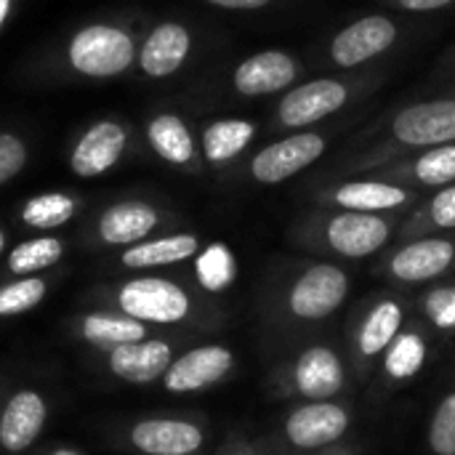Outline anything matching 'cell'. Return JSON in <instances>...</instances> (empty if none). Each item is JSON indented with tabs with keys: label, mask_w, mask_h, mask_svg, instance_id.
I'll return each mask as SVG.
<instances>
[{
	"label": "cell",
	"mask_w": 455,
	"mask_h": 455,
	"mask_svg": "<svg viewBox=\"0 0 455 455\" xmlns=\"http://www.w3.org/2000/svg\"><path fill=\"white\" fill-rule=\"evenodd\" d=\"M429 445L437 455H455V395L437 408L429 427Z\"/></svg>",
	"instance_id": "34"
},
{
	"label": "cell",
	"mask_w": 455,
	"mask_h": 455,
	"mask_svg": "<svg viewBox=\"0 0 455 455\" xmlns=\"http://www.w3.org/2000/svg\"><path fill=\"white\" fill-rule=\"evenodd\" d=\"M384 11L403 13V16H427L453 8L455 0H376Z\"/></svg>",
	"instance_id": "36"
},
{
	"label": "cell",
	"mask_w": 455,
	"mask_h": 455,
	"mask_svg": "<svg viewBox=\"0 0 455 455\" xmlns=\"http://www.w3.org/2000/svg\"><path fill=\"white\" fill-rule=\"evenodd\" d=\"M139 35L128 21L101 19L77 27L59 48V69L80 80H115L136 67Z\"/></svg>",
	"instance_id": "4"
},
{
	"label": "cell",
	"mask_w": 455,
	"mask_h": 455,
	"mask_svg": "<svg viewBox=\"0 0 455 455\" xmlns=\"http://www.w3.org/2000/svg\"><path fill=\"white\" fill-rule=\"evenodd\" d=\"M455 141V99L453 96H427L403 104L376 123L363 128L344 149L336 155L317 181L365 176L400 157L451 144Z\"/></svg>",
	"instance_id": "1"
},
{
	"label": "cell",
	"mask_w": 455,
	"mask_h": 455,
	"mask_svg": "<svg viewBox=\"0 0 455 455\" xmlns=\"http://www.w3.org/2000/svg\"><path fill=\"white\" fill-rule=\"evenodd\" d=\"M419 197L421 192L379 176L323 179L312 192V200L320 208H339V211H357V213H408L411 208H416Z\"/></svg>",
	"instance_id": "7"
},
{
	"label": "cell",
	"mask_w": 455,
	"mask_h": 455,
	"mask_svg": "<svg viewBox=\"0 0 455 455\" xmlns=\"http://www.w3.org/2000/svg\"><path fill=\"white\" fill-rule=\"evenodd\" d=\"M455 229V184L443 189H435L429 200L408 211V219L403 224V232L408 237H427L440 232Z\"/></svg>",
	"instance_id": "27"
},
{
	"label": "cell",
	"mask_w": 455,
	"mask_h": 455,
	"mask_svg": "<svg viewBox=\"0 0 455 455\" xmlns=\"http://www.w3.org/2000/svg\"><path fill=\"white\" fill-rule=\"evenodd\" d=\"M75 333L101 349H115L123 344H133L147 339V325L123 315V312H88L83 317H77L75 323Z\"/></svg>",
	"instance_id": "26"
},
{
	"label": "cell",
	"mask_w": 455,
	"mask_h": 455,
	"mask_svg": "<svg viewBox=\"0 0 455 455\" xmlns=\"http://www.w3.org/2000/svg\"><path fill=\"white\" fill-rule=\"evenodd\" d=\"M195 51V32L179 19H163L139 37L136 69L144 77L165 80L181 72Z\"/></svg>",
	"instance_id": "12"
},
{
	"label": "cell",
	"mask_w": 455,
	"mask_h": 455,
	"mask_svg": "<svg viewBox=\"0 0 455 455\" xmlns=\"http://www.w3.org/2000/svg\"><path fill=\"white\" fill-rule=\"evenodd\" d=\"M403 325V307L395 299H384L379 301L363 320L360 328V352L373 357L379 352H384L400 333Z\"/></svg>",
	"instance_id": "29"
},
{
	"label": "cell",
	"mask_w": 455,
	"mask_h": 455,
	"mask_svg": "<svg viewBox=\"0 0 455 455\" xmlns=\"http://www.w3.org/2000/svg\"><path fill=\"white\" fill-rule=\"evenodd\" d=\"M165 221L168 213L160 205L141 197H128L101 208L93 221V237L107 248H128L149 240Z\"/></svg>",
	"instance_id": "13"
},
{
	"label": "cell",
	"mask_w": 455,
	"mask_h": 455,
	"mask_svg": "<svg viewBox=\"0 0 455 455\" xmlns=\"http://www.w3.org/2000/svg\"><path fill=\"white\" fill-rule=\"evenodd\" d=\"M197 253H200V237L195 232H173V235L149 237V240L123 248L117 261L128 272H149V269L189 261Z\"/></svg>",
	"instance_id": "23"
},
{
	"label": "cell",
	"mask_w": 455,
	"mask_h": 455,
	"mask_svg": "<svg viewBox=\"0 0 455 455\" xmlns=\"http://www.w3.org/2000/svg\"><path fill=\"white\" fill-rule=\"evenodd\" d=\"M133 128L120 117H99L72 141L67 165L77 179H99L112 173L128 155Z\"/></svg>",
	"instance_id": "10"
},
{
	"label": "cell",
	"mask_w": 455,
	"mask_h": 455,
	"mask_svg": "<svg viewBox=\"0 0 455 455\" xmlns=\"http://www.w3.org/2000/svg\"><path fill=\"white\" fill-rule=\"evenodd\" d=\"M195 259H197V280L205 291H224L232 285L237 275V264L224 243H213L211 248L200 251Z\"/></svg>",
	"instance_id": "31"
},
{
	"label": "cell",
	"mask_w": 455,
	"mask_h": 455,
	"mask_svg": "<svg viewBox=\"0 0 455 455\" xmlns=\"http://www.w3.org/2000/svg\"><path fill=\"white\" fill-rule=\"evenodd\" d=\"M112 301L117 312L144 325H179L195 309V301L181 283L155 275L120 283L112 293Z\"/></svg>",
	"instance_id": "8"
},
{
	"label": "cell",
	"mask_w": 455,
	"mask_h": 455,
	"mask_svg": "<svg viewBox=\"0 0 455 455\" xmlns=\"http://www.w3.org/2000/svg\"><path fill=\"white\" fill-rule=\"evenodd\" d=\"M131 445L144 455H195L203 448V429L181 419H147L128 432Z\"/></svg>",
	"instance_id": "19"
},
{
	"label": "cell",
	"mask_w": 455,
	"mask_h": 455,
	"mask_svg": "<svg viewBox=\"0 0 455 455\" xmlns=\"http://www.w3.org/2000/svg\"><path fill=\"white\" fill-rule=\"evenodd\" d=\"M427 96H453L455 99V83L440 85V88H435V91H427Z\"/></svg>",
	"instance_id": "40"
},
{
	"label": "cell",
	"mask_w": 455,
	"mask_h": 455,
	"mask_svg": "<svg viewBox=\"0 0 455 455\" xmlns=\"http://www.w3.org/2000/svg\"><path fill=\"white\" fill-rule=\"evenodd\" d=\"M403 213H357L339 208H320L299 221V240L315 245L339 259H368L379 253L392 235Z\"/></svg>",
	"instance_id": "5"
},
{
	"label": "cell",
	"mask_w": 455,
	"mask_h": 455,
	"mask_svg": "<svg viewBox=\"0 0 455 455\" xmlns=\"http://www.w3.org/2000/svg\"><path fill=\"white\" fill-rule=\"evenodd\" d=\"M213 8H221V11H264V8H272L277 0H203Z\"/></svg>",
	"instance_id": "38"
},
{
	"label": "cell",
	"mask_w": 455,
	"mask_h": 455,
	"mask_svg": "<svg viewBox=\"0 0 455 455\" xmlns=\"http://www.w3.org/2000/svg\"><path fill=\"white\" fill-rule=\"evenodd\" d=\"M389 72L392 61L349 72H323L317 77H304L277 96L267 120V131L280 136L339 120L341 115L352 112V107L373 96L387 83Z\"/></svg>",
	"instance_id": "2"
},
{
	"label": "cell",
	"mask_w": 455,
	"mask_h": 455,
	"mask_svg": "<svg viewBox=\"0 0 455 455\" xmlns=\"http://www.w3.org/2000/svg\"><path fill=\"white\" fill-rule=\"evenodd\" d=\"M67 253V243L53 235H40L32 240H21L8 256H5V272L13 277H29L40 275L51 267H56Z\"/></svg>",
	"instance_id": "28"
},
{
	"label": "cell",
	"mask_w": 455,
	"mask_h": 455,
	"mask_svg": "<svg viewBox=\"0 0 455 455\" xmlns=\"http://www.w3.org/2000/svg\"><path fill=\"white\" fill-rule=\"evenodd\" d=\"M173 360V347L163 339H141L133 344H123L109 349L107 365L115 379L128 384H152L163 379Z\"/></svg>",
	"instance_id": "20"
},
{
	"label": "cell",
	"mask_w": 455,
	"mask_h": 455,
	"mask_svg": "<svg viewBox=\"0 0 455 455\" xmlns=\"http://www.w3.org/2000/svg\"><path fill=\"white\" fill-rule=\"evenodd\" d=\"M349 427V416L341 405L312 400L309 405L293 411L285 421V435L296 448L312 451L336 443Z\"/></svg>",
	"instance_id": "21"
},
{
	"label": "cell",
	"mask_w": 455,
	"mask_h": 455,
	"mask_svg": "<svg viewBox=\"0 0 455 455\" xmlns=\"http://www.w3.org/2000/svg\"><path fill=\"white\" fill-rule=\"evenodd\" d=\"M293 381L307 400H331L344 387V368L331 349L312 347L299 357Z\"/></svg>",
	"instance_id": "24"
},
{
	"label": "cell",
	"mask_w": 455,
	"mask_h": 455,
	"mask_svg": "<svg viewBox=\"0 0 455 455\" xmlns=\"http://www.w3.org/2000/svg\"><path fill=\"white\" fill-rule=\"evenodd\" d=\"M237 455H248V453H237Z\"/></svg>",
	"instance_id": "43"
},
{
	"label": "cell",
	"mask_w": 455,
	"mask_h": 455,
	"mask_svg": "<svg viewBox=\"0 0 455 455\" xmlns=\"http://www.w3.org/2000/svg\"><path fill=\"white\" fill-rule=\"evenodd\" d=\"M413 35V24L403 13L373 11L355 16L333 29L317 48L315 64L323 72H349L363 67L387 64L395 51Z\"/></svg>",
	"instance_id": "3"
},
{
	"label": "cell",
	"mask_w": 455,
	"mask_h": 455,
	"mask_svg": "<svg viewBox=\"0 0 455 455\" xmlns=\"http://www.w3.org/2000/svg\"><path fill=\"white\" fill-rule=\"evenodd\" d=\"M448 83H455V43L453 45H448V48L443 51V56L435 61V67H432V72H429V77H427L424 93H427V91H435V88H440V85H448Z\"/></svg>",
	"instance_id": "37"
},
{
	"label": "cell",
	"mask_w": 455,
	"mask_h": 455,
	"mask_svg": "<svg viewBox=\"0 0 455 455\" xmlns=\"http://www.w3.org/2000/svg\"><path fill=\"white\" fill-rule=\"evenodd\" d=\"M347 293L349 275L331 261H315L293 277L285 304L299 320H325L347 301Z\"/></svg>",
	"instance_id": "11"
},
{
	"label": "cell",
	"mask_w": 455,
	"mask_h": 455,
	"mask_svg": "<svg viewBox=\"0 0 455 455\" xmlns=\"http://www.w3.org/2000/svg\"><path fill=\"white\" fill-rule=\"evenodd\" d=\"M232 368H235L232 349L221 344H208V347H195L181 357L171 360L160 381L171 395H195L227 379Z\"/></svg>",
	"instance_id": "15"
},
{
	"label": "cell",
	"mask_w": 455,
	"mask_h": 455,
	"mask_svg": "<svg viewBox=\"0 0 455 455\" xmlns=\"http://www.w3.org/2000/svg\"><path fill=\"white\" fill-rule=\"evenodd\" d=\"M144 139L155 157H160L165 165L200 176L205 171L203 155H200V139L195 128L171 109H160L144 120Z\"/></svg>",
	"instance_id": "14"
},
{
	"label": "cell",
	"mask_w": 455,
	"mask_h": 455,
	"mask_svg": "<svg viewBox=\"0 0 455 455\" xmlns=\"http://www.w3.org/2000/svg\"><path fill=\"white\" fill-rule=\"evenodd\" d=\"M365 176H379L387 181H397L403 187H411L416 192L427 189H443L448 184H455V141L440 144L408 157H400L373 173Z\"/></svg>",
	"instance_id": "16"
},
{
	"label": "cell",
	"mask_w": 455,
	"mask_h": 455,
	"mask_svg": "<svg viewBox=\"0 0 455 455\" xmlns=\"http://www.w3.org/2000/svg\"><path fill=\"white\" fill-rule=\"evenodd\" d=\"M349 125H355V115L347 112L339 120H331L317 128L280 133L275 141L259 147L245 157L243 176L259 187H277L320 163L328 155L331 144L349 131Z\"/></svg>",
	"instance_id": "6"
},
{
	"label": "cell",
	"mask_w": 455,
	"mask_h": 455,
	"mask_svg": "<svg viewBox=\"0 0 455 455\" xmlns=\"http://www.w3.org/2000/svg\"><path fill=\"white\" fill-rule=\"evenodd\" d=\"M424 357H427L424 339L416 333H403L395 339V347L387 355V371L395 379H408L419 373V368L424 365Z\"/></svg>",
	"instance_id": "32"
},
{
	"label": "cell",
	"mask_w": 455,
	"mask_h": 455,
	"mask_svg": "<svg viewBox=\"0 0 455 455\" xmlns=\"http://www.w3.org/2000/svg\"><path fill=\"white\" fill-rule=\"evenodd\" d=\"M83 211V197L75 192H64V189H48V192H37L32 197H27L16 216L27 229L35 232H51L59 229L64 224H69L77 213Z\"/></svg>",
	"instance_id": "25"
},
{
	"label": "cell",
	"mask_w": 455,
	"mask_h": 455,
	"mask_svg": "<svg viewBox=\"0 0 455 455\" xmlns=\"http://www.w3.org/2000/svg\"><path fill=\"white\" fill-rule=\"evenodd\" d=\"M455 264V243L448 237L427 235L411 237L387 259V272L400 283H427L443 277Z\"/></svg>",
	"instance_id": "17"
},
{
	"label": "cell",
	"mask_w": 455,
	"mask_h": 455,
	"mask_svg": "<svg viewBox=\"0 0 455 455\" xmlns=\"http://www.w3.org/2000/svg\"><path fill=\"white\" fill-rule=\"evenodd\" d=\"M427 312L435 325L455 328V288H437L427 296Z\"/></svg>",
	"instance_id": "35"
},
{
	"label": "cell",
	"mask_w": 455,
	"mask_h": 455,
	"mask_svg": "<svg viewBox=\"0 0 455 455\" xmlns=\"http://www.w3.org/2000/svg\"><path fill=\"white\" fill-rule=\"evenodd\" d=\"M309 64L285 48H264L240 59L229 72V93L237 99H267L280 96L304 80Z\"/></svg>",
	"instance_id": "9"
},
{
	"label": "cell",
	"mask_w": 455,
	"mask_h": 455,
	"mask_svg": "<svg viewBox=\"0 0 455 455\" xmlns=\"http://www.w3.org/2000/svg\"><path fill=\"white\" fill-rule=\"evenodd\" d=\"M19 3H21V0H0V32H3L5 24L11 21V16H13V11H16Z\"/></svg>",
	"instance_id": "39"
},
{
	"label": "cell",
	"mask_w": 455,
	"mask_h": 455,
	"mask_svg": "<svg viewBox=\"0 0 455 455\" xmlns=\"http://www.w3.org/2000/svg\"><path fill=\"white\" fill-rule=\"evenodd\" d=\"M5 243H8V235H5V229L0 227V256H3V251H5Z\"/></svg>",
	"instance_id": "42"
},
{
	"label": "cell",
	"mask_w": 455,
	"mask_h": 455,
	"mask_svg": "<svg viewBox=\"0 0 455 455\" xmlns=\"http://www.w3.org/2000/svg\"><path fill=\"white\" fill-rule=\"evenodd\" d=\"M29 160V144L13 131H0V187L13 181Z\"/></svg>",
	"instance_id": "33"
},
{
	"label": "cell",
	"mask_w": 455,
	"mask_h": 455,
	"mask_svg": "<svg viewBox=\"0 0 455 455\" xmlns=\"http://www.w3.org/2000/svg\"><path fill=\"white\" fill-rule=\"evenodd\" d=\"M48 455H83V453H77V451H72V448H56V451H51Z\"/></svg>",
	"instance_id": "41"
},
{
	"label": "cell",
	"mask_w": 455,
	"mask_h": 455,
	"mask_svg": "<svg viewBox=\"0 0 455 455\" xmlns=\"http://www.w3.org/2000/svg\"><path fill=\"white\" fill-rule=\"evenodd\" d=\"M48 280L40 275L16 277L0 285V317H19L32 312L48 296Z\"/></svg>",
	"instance_id": "30"
},
{
	"label": "cell",
	"mask_w": 455,
	"mask_h": 455,
	"mask_svg": "<svg viewBox=\"0 0 455 455\" xmlns=\"http://www.w3.org/2000/svg\"><path fill=\"white\" fill-rule=\"evenodd\" d=\"M48 421V405L40 392L19 389L11 395L0 413V445L8 453L27 451L43 432Z\"/></svg>",
	"instance_id": "22"
},
{
	"label": "cell",
	"mask_w": 455,
	"mask_h": 455,
	"mask_svg": "<svg viewBox=\"0 0 455 455\" xmlns=\"http://www.w3.org/2000/svg\"><path fill=\"white\" fill-rule=\"evenodd\" d=\"M259 136V123L251 117H216L197 133L203 165L213 171H227L240 163Z\"/></svg>",
	"instance_id": "18"
}]
</instances>
